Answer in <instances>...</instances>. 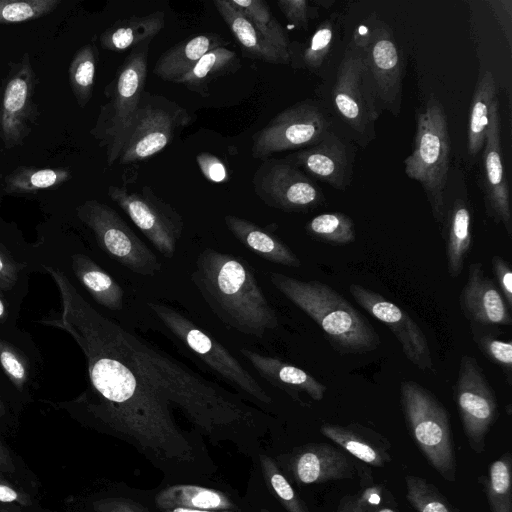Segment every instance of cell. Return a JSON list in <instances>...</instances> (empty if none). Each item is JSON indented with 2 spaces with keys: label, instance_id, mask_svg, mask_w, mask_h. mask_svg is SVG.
<instances>
[{
  "label": "cell",
  "instance_id": "cell-21",
  "mask_svg": "<svg viewBox=\"0 0 512 512\" xmlns=\"http://www.w3.org/2000/svg\"><path fill=\"white\" fill-rule=\"evenodd\" d=\"M240 353L263 379L283 390L294 400L302 402L301 394H305L315 401L323 399L326 386L306 371L278 358L266 356L250 349L241 348Z\"/></svg>",
  "mask_w": 512,
  "mask_h": 512
},
{
  "label": "cell",
  "instance_id": "cell-56",
  "mask_svg": "<svg viewBox=\"0 0 512 512\" xmlns=\"http://www.w3.org/2000/svg\"><path fill=\"white\" fill-rule=\"evenodd\" d=\"M376 512H400L398 509L392 506L384 505L380 507Z\"/></svg>",
  "mask_w": 512,
  "mask_h": 512
},
{
  "label": "cell",
  "instance_id": "cell-14",
  "mask_svg": "<svg viewBox=\"0 0 512 512\" xmlns=\"http://www.w3.org/2000/svg\"><path fill=\"white\" fill-rule=\"evenodd\" d=\"M108 195L159 253L168 259L175 255L184 221L170 204L158 197L149 186H143L139 192L110 186Z\"/></svg>",
  "mask_w": 512,
  "mask_h": 512
},
{
  "label": "cell",
  "instance_id": "cell-37",
  "mask_svg": "<svg viewBox=\"0 0 512 512\" xmlns=\"http://www.w3.org/2000/svg\"><path fill=\"white\" fill-rule=\"evenodd\" d=\"M472 337L478 349L493 364L504 372L506 381L512 384V340H501L496 336V328L471 325Z\"/></svg>",
  "mask_w": 512,
  "mask_h": 512
},
{
  "label": "cell",
  "instance_id": "cell-22",
  "mask_svg": "<svg viewBox=\"0 0 512 512\" xmlns=\"http://www.w3.org/2000/svg\"><path fill=\"white\" fill-rule=\"evenodd\" d=\"M320 432L343 451L373 467H384L391 460V443L378 432L359 423H325Z\"/></svg>",
  "mask_w": 512,
  "mask_h": 512
},
{
  "label": "cell",
  "instance_id": "cell-52",
  "mask_svg": "<svg viewBox=\"0 0 512 512\" xmlns=\"http://www.w3.org/2000/svg\"><path fill=\"white\" fill-rule=\"evenodd\" d=\"M15 465L8 447L0 438V473H14Z\"/></svg>",
  "mask_w": 512,
  "mask_h": 512
},
{
  "label": "cell",
  "instance_id": "cell-12",
  "mask_svg": "<svg viewBox=\"0 0 512 512\" xmlns=\"http://www.w3.org/2000/svg\"><path fill=\"white\" fill-rule=\"evenodd\" d=\"M330 131V121L317 105L298 102L278 113L253 135L251 154L255 159H266L274 153L310 147Z\"/></svg>",
  "mask_w": 512,
  "mask_h": 512
},
{
  "label": "cell",
  "instance_id": "cell-11",
  "mask_svg": "<svg viewBox=\"0 0 512 512\" xmlns=\"http://www.w3.org/2000/svg\"><path fill=\"white\" fill-rule=\"evenodd\" d=\"M332 98L343 121L358 134H368L381 106L365 59L351 43L340 61Z\"/></svg>",
  "mask_w": 512,
  "mask_h": 512
},
{
  "label": "cell",
  "instance_id": "cell-55",
  "mask_svg": "<svg viewBox=\"0 0 512 512\" xmlns=\"http://www.w3.org/2000/svg\"><path fill=\"white\" fill-rule=\"evenodd\" d=\"M313 3L317 7L329 9L335 3V1L334 0H314Z\"/></svg>",
  "mask_w": 512,
  "mask_h": 512
},
{
  "label": "cell",
  "instance_id": "cell-36",
  "mask_svg": "<svg viewBox=\"0 0 512 512\" xmlns=\"http://www.w3.org/2000/svg\"><path fill=\"white\" fill-rule=\"evenodd\" d=\"M405 485L406 499L416 512H460L425 478L406 475Z\"/></svg>",
  "mask_w": 512,
  "mask_h": 512
},
{
  "label": "cell",
  "instance_id": "cell-7",
  "mask_svg": "<svg viewBox=\"0 0 512 512\" xmlns=\"http://www.w3.org/2000/svg\"><path fill=\"white\" fill-rule=\"evenodd\" d=\"M149 42L136 46L123 62L113 82L111 99L102 109L99 133L107 145L109 165L118 160L124 137L144 93Z\"/></svg>",
  "mask_w": 512,
  "mask_h": 512
},
{
  "label": "cell",
  "instance_id": "cell-47",
  "mask_svg": "<svg viewBox=\"0 0 512 512\" xmlns=\"http://www.w3.org/2000/svg\"><path fill=\"white\" fill-rule=\"evenodd\" d=\"M24 266L0 244V291H9L14 287Z\"/></svg>",
  "mask_w": 512,
  "mask_h": 512
},
{
  "label": "cell",
  "instance_id": "cell-13",
  "mask_svg": "<svg viewBox=\"0 0 512 512\" xmlns=\"http://www.w3.org/2000/svg\"><path fill=\"white\" fill-rule=\"evenodd\" d=\"M453 398L470 448L477 454L485 450V438L499 416L494 390L477 360L462 355Z\"/></svg>",
  "mask_w": 512,
  "mask_h": 512
},
{
  "label": "cell",
  "instance_id": "cell-4",
  "mask_svg": "<svg viewBox=\"0 0 512 512\" xmlns=\"http://www.w3.org/2000/svg\"><path fill=\"white\" fill-rule=\"evenodd\" d=\"M450 138L445 111L431 96L417 115L414 146L404 160L406 175L418 181L440 229L446 215L445 187L449 170Z\"/></svg>",
  "mask_w": 512,
  "mask_h": 512
},
{
  "label": "cell",
  "instance_id": "cell-19",
  "mask_svg": "<svg viewBox=\"0 0 512 512\" xmlns=\"http://www.w3.org/2000/svg\"><path fill=\"white\" fill-rule=\"evenodd\" d=\"M484 147L483 163L487 213L496 223L502 224L511 237L512 215L509 189L501 157L498 99L491 105Z\"/></svg>",
  "mask_w": 512,
  "mask_h": 512
},
{
  "label": "cell",
  "instance_id": "cell-9",
  "mask_svg": "<svg viewBox=\"0 0 512 512\" xmlns=\"http://www.w3.org/2000/svg\"><path fill=\"white\" fill-rule=\"evenodd\" d=\"M77 214L93 232L99 246L123 267L146 277L161 270L156 254L110 206L88 200L77 208Z\"/></svg>",
  "mask_w": 512,
  "mask_h": 512
},
{
  "label": "cell",
  "instance_id": "cell-45",
  "mask_svg": "<svg viewBox=\"0 0 512 512\" xmlns=\"http://www.w3.org/2000/svg\"><path fill=\"white\" fill-rule=\"evenodd\" d=\"M277 5L290 24L305 30L310 20L319 15V7L307 0H279Z\"/></svg>",
  "mask_w": 512,
  "mask_h": 512
},
{
  "label": "cell",
  "instance_id": "cell-43",
  "mask_svg": "<svg viewBox=\"0 0 512 512\" xmlns=\"http://www.w3.org/2000/svg\"><path fill=\"white\" fill-rule=\"evenodd\" d=\"M386 489L369 483L357 493L341 499L335 512H376L384 506Z\"/></svg>",
  "mask_w": 512,
  "mask_h": 512
},
{
  "label": "cell",
  "instance_id": "cell-3",
  "mask_svg": "<svg viewBox=\"0 0 512 512\" xmlns=\"http://www.w3.org/2000/svg\"><path fill=\"white\" fill-rule=\"evenodd\" d=\"M269 279L281 294L317 323L337 352L358 354L379 346V335L370 322L327 284L278 272H271Z\"/></svg>",
  "mask_w": 512,
  "mask_h": 512
},
{
  "label": "cell",
  "instance_id": "cell-27",
  "mask_svg": "<svg viewBox=\"0 0 512 512\" xmlns=\"http://www.w3.org/2000/svg\"><path fill=\"white\" fill-rule=\"evenodd\" d=\"M71 263L76 278L97 303L113 311L123 308V288L90 257L76 253Z\"/></svg>",
  "mask_w": 512,
  "mask_h": 512
},
{
  "label": "cell",
  "instance_id": "cell-1",
  "mask_svg": "<svg viewBox=\"0 0 512 512\" xmlns=\"http://www.w3.org/2000/svg\"><path fill=\"white\" fill-rule=\"evenodd\" d=\"M43 268L58 287L61 311L40 323L65 331L82 350L90 388L79 402L95 421L163 469L195 459L174 409L213 439L258 427L261 414L239 396L99 313L61 270Z\"/></svg>",
  "mask_w": 512,
  "mask_h": 512
},
{
  "label": "cell",
  "instance_id": "cell-26",
  "mask_svg": "<svg viewBox=\"0 0 512 512\" xmlns=\"http://www.w3.org/2000/svg\"><path fill=\"white\" fill-rule=\"evenodd\" d=\"M471 224L472 216L467 203L457 199L441 227L445 240L447 270L451 278H457L461 274L472 248Z\"/></svg>",
  "mask_w": 512,
  "mask_h": 512
},
{
  "label": "cell",
  "instance_id": "cell-40",
  "mask_svg": "<svg viewBox=\"0 0 512 512\" xmlns=\"http://www.w3.org/2000/svg\"><path fill=\"white\" fill-rule=\"evenodd\" d=\"M59 4V0H0V23H18L38 18Z\"/></svg>",
  "mask_w": 512,
  "mask_h": 512
},
{
  "label": "cell",
  "instance_id": "cell-16",
  "mask_svg": "<svg viewBox=\"0 0 512 512\" xmlns=\"http://www.w3.org/2000/svg\"><path fill=\"white\" fill-rule=\"evenodd\" d=\"M349 292L360 307L391 330L413 365L422 371L435 372L426 335L407 312L360 284H350Z\"/></svg>",
  "mask_w": 512,
  "mask_h": 512
},
{
  "label": "cell",
  "instance_id": "cell-50",
  "mask_svg": "<svg viewBox=\"0 0 512 512\" xmlns=\"http://www.w3.org/2000/svg\"><path fill=\"white\" fill-rule=\"evenodd\" d=\"M95 512H149L139 503L122 497H109L93 504Z\"/></svg>",
  "mask_w": 512,
  "mask_h": 512
},
{
  "label": "cell",
  "instance_id": "cell-58",
  "mask_svg": "<svg viewBox=\"0 0 512 512\" xmlns=\"http://www.w3.org/2000/svg\"><path fill=\"white\" fill-rule=\"evenodd\" d=\"M259 512H272V511H270V510H268V509H265V508H262V509H260V511H259Z\"/></svg>",
  "mask_w": 512,
  "mask_h": 512
},
{
  "label": "cell",
  "instance_id": "cell-35",
  "mask_svg": "<svg viewBox=\"0 0 512 512\" xmlns=\"http://www.w3.org/2000/svg\"><path fill=\"white\" fill-rule=\"evenodd\" d=\"M305 230L313 239L335 246L350 244L356 238L353 220L340 212L315 216L306 224Z\"/></svg>",
  "mask_w": 512,
  "mask_h": 512
},
{
  "label": "cell",
  "instance_id": "cell-49",
  "mask_svg": "<svg viewBox=\"0 0 512 512\" xmlns=\"http://www.w3.org/2000/svg\"><path fill=\"white\" fill-rule=\"evenodd\" d=\"M487 3L499 23L510 49L512 46V1L490 0Z\"/></svg>",
  "mask_w": 512,
  "mask_h": 512
},
{
  "label": "cell",
  "instance_id": "cell-10",
  "mask_svg": "<svg viewBox=\"0 0 512 512\" xmlns=\"http://www.w3.org/2000/svg\"><path fill=\"white\" fill-rule=\"evenodd\" d=\"M185 109L165 97L144 91L138 110L124 137L119 163L144 161L162 151L177 129L190 123Z\"/></svg>",
  "mask_w": 512,
  "mask_h": 512
},
{
  "label": "cell",
  "instance_id": "cell-25",
  "mask_svg": "<svg viewBox=\"0 0 512 512\" xmlns=\"http://www.w3.org/2000/svg\"><path fill=\"white\" fill-rule=\"evenodd\" d=\"M225 43L215 33H204L185 39L162 53L152 72L163 81L177 83L202 56L215 48L223 47Z\"/></svg>",
  "mask_w": 512,
  "mask_h": 512
},
{
  "label": "cell",
  "instance_id": "cell-51",
  "mask_svg": "<svg viewBox=\"0 0 512 512\" xmlns=\"http://www.w3.org/2000/svg\"><path fill=\"white\" fill-rule=\"evenodd\" d=\"M0 502L29 506L31 498L27 493L15 488L0 476Z\"/></svg>",
  "mask_w": 512,
  "mask_h": 512
},
{
  "label": "cell",
  "instance_id": "cell-38",
  "mask_svg": "<svg viewBox=\"0 0 512 512\" xmlns=\"http://www.w3.org/2000/svg\"><path fill=\"white\" fill-rule=\"evenodd\" d=\"M259 461L264 479L282 507L287 512H310L306 503L296 493L276 462L270 456L263 454L259 456Z\"/></svg>",
  "mask_w": 512,
  "mask_h": 512
},
{
  "label": "cell",
  "instance_id": "cell-53",
  "mask_svg": "<svg viewBox=\"0 0 512 512\" xmlns=\"http://www.w3.org/2000/svg\"><path fill=\"white\" fill-rule=\"evenodd\" d=\"M161 512H241L240 509L234 511H213V510H199V509H189L183 507H169V508H160Z\"/></svg>",
  "mask_w": 512,
  "mask_h": 512
},
{
  "label": "cell",
  "instance_id": "cell-32",
  "mask_svg": "<svg viewBox=\"0 0 512 512\" xmlns=\"http://www.w3.org/2000/svg\"><path fill=\"white\" fill-rule=\"evenodd\" d=\"M490 512H512V456L502 454L489 467L488 475L479 478Z\"/></svg>",
  "mask_w": 512,
  "mask_h": 512
},
{
  "label": "cell",
  "instance_id": "cell-42",
  "mask_svg": "<svg viewBox=\"0 0 512 512\" xmlns=\"http://www.w3.org/2000/svg\"><path fill=\"white\" fill-rule=\"evenodd\" d=\"M0 365L19 391H23L29 380V363L25 355L11 343L0 338Z\"/></svg>",
  "mask_w": 512,
  "mask_h": 512
},
{
  "label": "cell",
  "instance_id": "cell-30",
  "mask_svg": "<svg viewBox=\"0 0 512 512\" xmlns=\"http://www.w3.org/2000/svg\"><path fill=\"white\" fill-rule=\"evenodd\" d=\"M241 66L237 54L226 48L218 47L202 56L195 66L177 83L202 96L208 95V86L224 75L236 72Z\"/></svg>",
  "mask_w": 512,
  "mask_h": 512
},
{
  "label": "cell",
  "instance_id": "cell-31",
  "mask_svg": "<svg viewBox=\"0 0 512 512\" xmlns=\"http://www.w3.org/2000/svg\"><path fill=\"white\" fill-rule=\"evenodd\" d=\"M496 99V83L488 70L479 79L471 102L467 144L471 156L477 155L484 147L491 105Z\"/></svg>",
  "mask_w": 512,
  "mask_h": 512
},
{
  "label": "cell",
  "instance_id": "cell-28",
  "mask_svg": "<svg viewBox=\"0 0 512 512\" xmlns=\"http://www.w3.org/2000/svg\"><path fill=\"white\" fill-rule=\"evenodd\" d=\"M157 507H183L199 510L234 511L238 506L225 493L202 486L178 484L161 490L155 497Z\"/></svg>",
  "mask_w": 512,
  "mask_h": 512
},
{
  "label": "cell",
  "instance_id": "cell-34",
  "mask_svg": "<svg viewBox=\"0 0 512 512\" xmlns=\"http://www.w3.org/2000/svg\"><path fill=\"white\" fill-rule=\"evenodd\" d=\"M29 89V79L24 73L13 77L6 85L0 125L9 140L19 137L22 130L21 119H24Z\"/></svg>",
  "mask_w": 512,
  "mask_h": 512
},
{
  "label": "cell",
  "instance_id": "cell-20",
  "mask_svg": "<svg viewBox=\"0 0 512 512\" xmlns=\"http://www.w3.org/2000/svg\"><path fill=\"white\" fill-rule=\"evenodd\" d=\"M285 160L335 189L344 190L348 184V152L332 131L317 144L290 154Z\"/></svg>",
  "mask_w": 512,
  "mask_h": 512
},
{
  "label": "cell",
  "instance_id": "cell-48",
  "mask_svg": "<svg viewBox=\"0 0 512 512\" xmlns=\"http://www.w3.org/2000/svg\"><path fill=\"white\" fill-rule=\"evenodd\" d=\"M196 161L203 176L209 181L221 183L227 180L228 174L226 167L218 157L203 152L197 155Z\"/></svg>",
  "mask_w": 512,
  "mask_h": 512
},
{
  "label": "cell",
  "instance_id": "cell-24",
  "mask_svg": "<svg viewBox=\"0 0 512 512\" xmlns=\"http://www.w3.org/2000/svg\"><path fill=\"white\" fill-rule=\"evenodd\" d=\"M224 222L242 245L266 261L292 268L301 266V260L283 241L255 223L230 214Z\"/></svg>",
  "mask_w": 512,
  "mask_h": 512
},
{
  "label": "cell",
  "instance_id": "cell-54",
  "mask_svg": "<svg viewBox=\"0 0 512 512\" xmlns=\"http://www.w3.org/2000/svg\"><path fill=\"white\" fill-rule=\"evenodd\" d=\"M8 316V308L4 299L0 296V322L6 320Z\"/></svg>",
  "mask_w": 512,
  "mask_h": 512
},
{
  "label": "cell",
  "instance_id": "cell-23",
  "mask_svg": "<svg viewBox=\"0 0 512 512\" xmlns=\"http://www.w3.org/2000/svg\"><path fill=\"white\" fill-rule=\"evenodd\" d=\"M213 4L240 45L244 57L270 64L291 63V55L267 42L253 24L228 0H214Z\"/></svg>",
  "mask_w": 512,
  "mask_h": 512
},
{
  "label": "cell",
  "instance_id": "cell-46",
  "mask_svg": "<svg viewBox=\"0 0 512 512\" xmlns=\"http://www.w3.org/2000/svg\"><path fill=\"white\" fill-rule=\"evenodd\" d=\"M492 271L496 285L503 295L508 307L512 308V271L509 263L501 256L494 255L491 259Z\"/></svg>",
  "mask_w": 512,
  "mask_h": 512
},
{
  "label": "cell",
  "instance_id": "cell-57",
  "mask_svg": "<svg viewBox=\"0 0 512 512\" xmlns=\"http://www.w3.org/2000/svg\"><path fill=\"white\" fill-rule=\"evenodd\" d=\"M5 414V407L3 402L0 399V418Z\"/></svg>",
  "mask_w": 512,
  "mask_h": 512
},
{
  "label": "cell",
  "instance_id": "cell-41",
  "mask_svg": "<svg viewBox=\"0 0 512 512\" xmlns=\"http://www.w3.org/2000/svg\"><path fill=\"white\" fill-rule=\"evenodd\" d=\"M95 75V54L91 46H85L75 56L70 67L72 87L79 98L85 103L91 95Z\"/></svg>",
  "mask_w": 512,
  "mask_h": 512
},
{
  "label": "cell",
  "instance_id": "cell-2",
  "mask_svg": "<svg viewBox=\"0 0 512 512\" xmlns=\"http://www.w3.org/2000/svg\"><path fill=\"white\" fill-rule=\"evenodd\" d=\"M190 279L210 310L233 330L260 338L278 326L276 311L245 259L205 248Z\"/></svg>",
  "mask_w": 512,
  "mask_h": 512
},
{
  "label": "cell",
  "instance_id": "cell-29",
  "mask_svg": "<svg viewBox=\"0 0 512 512\" xmlns=\"http://www.w3.org/2000/svg\"><path fill=\"white\" fill-rule=\"evenodd\" d=\"M164 26L165 14L162 11L132 16L106 30L101 36V43L105 49L124 51L150 41Z\"/></svg>",
  "mask_w": 512,
  "mask_h": 512
},
{
  "label": "cell",
  "instance_id": "cell-8",
  "mask_svg": "<svg viewBox=\"0 0 512 512\" xmlns=\"http://www.w3.org/2000/svg\"><path fill=\"white\" fill-rule=\"evenodd\" d=\"M358 48L373 80L381 108L400 110L403 60L390 27L375 16L357 26L350 42Z\"/></svg>",
  "mask_w": 512,
  "mask_h": 512
},
{
  "label": "cell",
  "instance_id": "cell-15",
  "mask_svg": "<svg viewBox=\"0 0 512 512\" xmlns=\"http://www.w3.org/2000/svg\"><path fill=\"white\" fill-rule=\"evenodd\" d=\"M252 185L267 206L306 213L325 201L324 194L308 176L285 159H266L255 171Z\"/></svg>",
  "mask_w": 512,
  "mask_h": 512
},
{
  "label": "cell",
  "instance_id": "cell-44",
  "mask_svg": "<svg viewBox=\"0 0 512 512\" xmlns=\"http://www.w3.org/2000/svg\"><path fill=\"white\" fill-rule=\"evenodd\" d=\"M69 174L64 170L41 169L26 171L9 180V189L17 192H35L64 181Z\"/></svg>",
  "mask_w": 512,
  "mask_h": 512
},
{
  "label": "cell",
  "instance_id": "cell-17",
  "mask_svg": "<svg viewBox=\"0 0 512 512\" xmlns=\"http://www.w3.org/2000/svg\"><path fill=\"white\" fill-rule=\"evenodd\" d=\"M279 459L299 485L349 479L355 473L344 451L327 443H308Z\"/></svg>",
  "mask_w": 512,
  "mask_h": 512
},
{
  "label": "cell",
  "instance_id": "cell-33",
  "mask_svg": "<svg viewBox=\"0 0 512 512\" xmlns=\"http://www.w3.org/2000/svg\"><path fill=\"white\" fill-rule=\"evenodd\" d=\"M239 10L262 35L277 49L289 53L291 48L287 34L278 20L273 16L269 5L263 0H228Z\"/></svg>",
  "mask_w": 512,
  "mask_h": 512
},
{
  "label": "cell",
  "instance_id": "cell-39",
  "mask_svg": "<svg viewBox=\"0 0 512 512\" xmlns=\"http://www.w3.org/2000/svg\"><path fill=\"white\" fill-rule=\"evenodd\" d=\"M335 15L322 21L303 46L298 67L318 71L327 58L333 43Z\"/></svg>",
  "mask_w": 512,
  "mask_h": 512
},
{
  "label": "cell",
  "instance_id": "cell-6",
  "mask_svg": "<svg viewBox=\"0 0 512 512\" xmlns=\"http://www.w3.org/2000/svg\"><path fill=\"white\" fill-rule=\"evenodd\" d=\"M148 307L180 342L219 376L258 402L272 403L260 383L219 341L173 307L153 301L148 302Z\"/></svg>",
  "mask_w": 512,
  "mask_h": 512
},
{
  "label": "cell",
  "instance_id": "cell-18",
  "mask_svg": "<svg viewBox=\"0 0 512 512\" xmlns=\"http://www.w3.org/2000/svg\"><path fill=\"white\" fill-rule=\"evenodd\" d=\"M461 311L470 325L488 328L512 325L511 309L497 285L486 277L480 262L468 267V278L459 296Z\"/></svg>",
  "mask_w": 512,
  "mask_h": 512
},
{
  "label": "cell",
  "instance_id": "cell-5",
  "mask_svg": "<svg viewBox=\"0 0 512 512\" xmlns=\"http://www.w3.org/2000/svg\"><path fill=\"white\" fill-rule=\"evenodd\" d=\"M400 400L407 429L419 450L446 481H456V455L446 408L411 380L401 382Z\"/></svg>",
  "mask_w": 512,
  "mask_h": 512
}]
</instances>
